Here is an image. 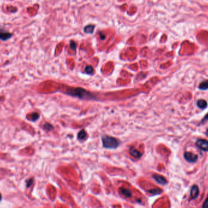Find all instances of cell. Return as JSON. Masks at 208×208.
Masks as SVG:
<instances>
[{"mask_svg": "<svg viewBox=\"0 0 208 208\" xmlns=\"http://www.w3.org/2000/svg\"><path fill=\"white\" fill-rule=\"evenodd\" d=\"M129 153L132 156L135 158H136V159H139V158H140L142 156V154L140 153V151L136 150L133 147H131L130 148Z\"/></svg>", "mask_w": 208, "mask_h": 208, "instance_id": "52a82bcc", "label": "cell"}, {"mask_svg": "<svg viewBox=\"0 0 208 208\" xmlns=\"http://www.w3.org/2000/svg\"><path fill=\"white\" fill-rule=\"evenodd\" d=\"M199 88L200 90H207V89H208V81L206 80L203 81L200 84Z\"/></svg>", "mask_w": 208, "mask_h": 208, "instance_id": "4fadbf2b", "label": "cell"}, {"mask_svg": "<svg viewBox=\"0 0 208 208\" xmlns=\"http://www.w3.org/2000/svg\"><path fill=\"white\" fill-rule=\"evenodd\" d=\"M196 104H197V106L199 107V108L202 109H204L206 108L207 106V101L206 100H202V99H201V100H198Z\"/></svg>", "mask_w": 208, "mask_h": 208, "instance_id": "30bf717a", "label": "cell"}, {"mask_svg": "<svg viewBox=\"0 0 208 208\" xmlns=\"http://www.w3.org/2000/svg\"><path fill=\"white\" fill-rule=\"evenodd\" d=\"M12 37V34L9 32H0V40L6 41Z\"/></svg>", "mask_w": 208, "mask_h": 208, "instance_id": "ba28073f", "label": "cell"}, {"mask_svg": "<svg viewBox=\"0 0 208 208\" xmlns=\"http://www.w3.org/2000/svg\"><path fill=\"white\" fill-rule=\"evenodd\" d=\"M202 208H208V195H207V196L206 198L205 201L204 202V203L203 204Z\"/></svg>", "mask_w": 208, "mask_h": 208, "instance_id": "d6986e66", "label": "cell"}, {"mask_svg": "<svg viewBox=\"0 0 208 208\" xmlns=\"http://www.w3.org/2000/svg\"><path fill=\"white\" fill-rule=\"evenodd\" d=\"M206 136L208 137V129H207V130H206Z\"/></svg>", "mask_w": 208, "mask_h": 208, "instance_id": "603a6c76", "label": "cell"}, {"mask_svg": "<svg viewBox=\"0 0 208 208\" xmlns=\"http://www.w3.org/2000/svg\"><path fill=\"white\" fill-rule=\"evenodd\" d=\"M119 191L120 194H121L122 195H124V196L127 197V198H130L132 195V192H130V190L125 189V188H123V187L120 188L119 190Z\"/></svg>", "mask_w": 208, "mask_h": 208, "instance_id": "9c48e42d", "label": "cell"}, {"mask_svg": "<svg viewBox=\"0 0 208 208\" xmlns=\"http://www.w3.org/2000/svg\"><path fill=\"white\" fill-rule=\"evenodd\" d=\"M77 137H78V138L79 140L82 141V140L85 139L86 137H87V134L85 130H82L78 133Z\"/></svg>", "mask_w": 208, "mask_h": 208, "instance_id": "7c38bea8", "label": "cell"}, {"mask_svg": "<svg viewBox=\"0 0 208 208\" xmlns=\"http://www.w3.org/2000/svg\"><path fill=\"white\" fill-rule=\"evenodd\" d=\"M199 195V189L196 185H194L191 190V197L192 199H195Z\"/></svg>", "mask_w": 208, "mask_h": 208, "instance_id": "8992f818", "label": "cell"}, {"mask_svg": "<svg viewBox=\"0 0 208 208\" xmlns=\"http://www.w3.org/2000/svg\"><path fill=\"white\" fill-rule=\"evenodd\" d=\"M39 117H40V115H39V114H38V113L34 112V113L32 114V122H35V121H37V120L38 119V118H39Z\"/></svg>", "mask_w": 208, "mask_h": 208, "instance_id": "9a60e30c", "label": "cell"}, {"mask_svg": "<svg viewBox=\"0 0 208 208\" xmlns=\"http://www.w3.org/2000/svg\"><path fill=\"white\" fill-rule=\"evenodd\" d=\"M95 26L93 25H89L84 28V32L86 34H92L94 31Z\"/></svg>", "mask_w": 208, "mask_h": 208, "instance_id": "8fae6325", "label": "cell"}, {"mask_svg": "<svg viewBox=\"0 0 208 208\" xmlns=\"http://www.w3.org/2000/svg\"><path fill=\"white\" fill-rule=\"evenodd\" d=\"M153 177L155 179V180L158 183L160 184H163V185H165L167 183V181L166 180V178L164 177H163V176H161L160 175L158 174H154L153 175Z\"/></svg>", "mask_w": 208, "mask_h": 208, "instance_id": "5b68a950", "label": "cell"}, {"mask_svg": "<svg viewBox=\"0 0 208 208\" xmlns=\"http://www.w3.org/2000/svg\"><path fill=\"white\" fill-rule=\"evenodd\" d=\"M85 72L88 74H91L93 72V68L91 66H87L85 68Z\"/></svg>", "mask_w": 208, "mask_h": 208, "instance_id": "2e32d148", "label": "cell"}, {"mask_svg": "<svg viewBox=\"0 0 208 208\" xmlns=\"http://www.w3.org/2000/svg\"><path fill=\"white\" fill-rule=\"evenodd\" d=\"M162 191L161 189H152L148 191V192L152 194H161Z\"/></svg>", "mask_w": 208, "mask_h": 208, "instance_id": "e0dca14e", "label": "cell"}, {"mask_svg": "<svg viewBox=\"0 0 208 208\" xmlns=\"http://www.w3.org/2000/svg\"><path fill=\"white\" fill-rule=\"evenodd\" d=\"M196 145L204 151H208V141L205 139H199L196 142Z\"/></svg>", "mask_w": 208, "mask_h": 208, "instance_id": "3957f363", "label": "cell"}, {"mask_svg": "<svg viewBox=\"0 0 208 208\" xmlns=\"http://www.w3.org/2000/svg\"><path fill=\"white\" fill-rule=\"evenodd\" d=\"M184 156L185 159L191 163H194L198 160V156L191 152H185Z\"/></svg>", "mask_w": 208, "mask_h": 208, "instance_id": "277c9868", "label": "cell"}, {"mask_svg": "<svg viewBox=\"0 0 208 208\" xmlns=\"http://www.w3.org/2000/svg\"><path fill=\"white\" fill-rule=\"evenodd\" d=\"M1 200H2V195H1V193H0V201H1Z\"/></svg>", "mask_w": 208, "mask_h": 208, "instance_id": "7402d4cb", "label": "cell"}, {"mask_svg": "<svg viewBox=\"0 0 208 208\" xmlns=\"http://www.w3.org/2000/svg\"><path fill=\"white\" fill-rule=\"evenodd\" d=\"M33 181H34V179H32V178H31V179H29L28 180H27V181H26V187L27 188L30 187L32 185Z\"/></svg>", "mask_w": 208, "mask_h": 208, "instance_id": "ac0fdd59", "label": "cell"}, {"mask_svg": "<svg viewBox=\"0 0 208 208\" xmlns=\"http://www.w3.org/2000/svg\"><path fill=\"white\" fill-rule=\"evenodd\" d=\"M102 141L104 147L109 149H115L119 145V142L117 138L111 136H104L102 138Z\"/></svg>", "mask_w": 208, "mask_h": 208, "instance_id": "6da1fadb", "label": "cell"}, {"mask_svg": "<svg viewBox=\"0 0 208 208\" xmlns=\"http://www.w3.org/2000/svg\"><path fill=\"white\" fill-rule=\"evenodd\" d=\"M43 128H45V130H46L47 131H50L53 129V126L49 123H45L43 125Z\"/></svg>", "mask_w": 208, "mask_h": 208, "instance_id": "5bb4252c", "label": "cell"}, {"mask_svg": "<svg viewBox=\"0 0 208 208\" xmlns=\"http://www.w3.org/2000/svg\"><path fill=\"white\" fill-rule=\"evenodd\" d=\"M208 121V113L204 116V117L203 118V120L202 121V123H204Z\"/></svg>", "mask_w": 208, "mask_h": 208, "instance_id": "44dd1931", "label": "cell"}, {"mask_svg": "<svg viewBox=\"0 0 208 208\" xmlns=\"http://www.w3.org/2000/svg\"><path fill=\"white\" fill-rule=\"evenodd\" d=\"M70 47L72 49H73V50H74V49H76V44L73 41H71V44H70Z\"/></svg>", "mask_w": 208, "mask_h": 208, "instance_id": "ffe728a7", "label": "cell"}, {"mask_svg": "<svg viewBox=\"0 0 208 208\" xmlns=\"http://www.w3.org/2000/svg\"><path fill=\"white\" fill-rule=\"evenodd\" d=\"M66 93H68L69 95H72V96H78L81 98H89L90 96V93L86 92V91L82 88H72L69 89V90Z\"/></svg>", "mask_w": 208, "mask_h": 208, "instance_id": "7a4b0ae2", "label": "cell"}]
</instances>
